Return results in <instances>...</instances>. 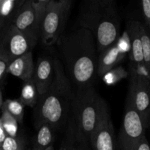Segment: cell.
<instances>
[{"mask_svg":"<svg viewBox=\"0 0 150 150\" xmlns=\"http://www.w3.org/2000/svg\"><path fill=\"white\" fill-rule=\"evenodd\" d=\"M108 108L93 86L76 89L69 119L76 140L89 146L91 137Z\"/></svg>","mask_w":150,"mask_h":150,"instance_id":"4","label":"cell"},{"mask_svg":"<svg viewBox=\"0 0 150 150\" xmlns=\"http://www.w3.org/2000/svg\"><path fill=\"white\" fill-rule=\"evenodd\" d=\"M91 149L90 147L87 145H85L83 144L80 143L78 141L76 140L74 136V139H73V144H72L71 146V150H89Z\"/></svg>","mask_w":150,"mask_h":150,"instance_id":"26","label":"cell"},{"mask_svg":"<svg viewBox=\"0 0 150 150\" xmlns=\"http://www.w3.org/2000/svg\"><path fill=\"white\" fill-rule=\"evenodd\" d=\"M0 122L4 129L7 136L17 137L18 131V122L7 111L2 110V114L0 117Z\"/></svg>","mask_w":150,"mask_h":150,"instance_id":"20","label":"cell"},{"mask_svg":"<svg viewBox=\"0 0 150 150\" xmlns=\"http://www.w3.org/2000/svg\"><path fill=\"white\" fill-rule=\"evenodd\" d=\"M55 73V58L42 56L38 58L35 64L33 81L39 96L46 92L52 83Z\"/></svg>","mask_w":150,"mask_h":150,"instance_id":"11","label":"cell"},{"mask_svg":"<svg viewBox=\"0 0 150 150\" xmlns=\"http://www.w3.org/2000/svg\"><path fill=\"white\" fill-rule=\"evenodd\" d=\"M32 45L29 40L13 24L0 38V58L11 62L18 57L32 51Z\"/></svg>","mask_w":150,"mask_h":150,"instance_id":"9","label":"cell"},{"mask_svg":"<svg viewBox=\"0 0 150 150\" xmlns=\"http://www.w3.org/2000/svg\"><path fill=\"white\" fill-rule=\"evenodd\" d=\"M127 103L140 116L145 128L150 126V80L134 67L130 70Z\"/></svg>","mask_w":150,"mask_h":150,"instance_id":"7","label":"cell"},{"mask_svg":"<svg viewBox=\"0 0 150 150\" xmlns=\"http://www.w3.org/2000/svg\"><path fill=\"white\" fill-rule=\"evenodd\" d=\"M45 150H54V145H51V146H48V148H47L46 149H45Z\"/></svg>","mask_w":150,"mask_h":150,"instance_id":"30","label":"cell"},{"mask_svg":"<svg viewBox=\"0 0 150 150\" xmlns=\"http://www.w3.org/2000/svg\"><path fill=\"white\" fill-rule=\"evenodd\" d=\"M2 96H1V91H0V108L1 107V105H2Z\"/></svg>","mask_w":150,"mask_h":150,"instance_id":"29","label":"cell"},{"mask_svg":"<svg viewBox=\"0 0 150 150\" xmlns=\"http://www.w3.org/2000/svg\"><path fill=\"white\" fill-rule=\"evenodd\" d=\"M139 35L142 45L144 66L146 78L150 80V33L146 26L139 22Z\"/></svg>","mask_w":150,"mask_h":150,"instance_id":"18","label":"cell"},{"mask_svg":"<svg viewBox=\"0 0 150 150\" xmlns=\"http://www.w3.org/2000/svg\"><path fill=\"white\" fill-rule=\"evenodd\" d=\"M6 136H7V135H6L5 132H4V129H3L2 126H1V122H0V146H1V144L3 143L4 139H5Z\"/></svg>","mask_w":150,"mask_h":150,"instance_id":"28","label":"cell"},{"mask_svg":"<svg viewBox=\"0 0 150 150\" xmlns=\"http://www.w3.org/2000/svg\"><path fill=\"white\" fill-rule=\"evenodd\" d=\"M133 150H150V144L146 139V136L142 138Z\"/></svg>","mask_w":150,"mask_h":150,"instance_id":"25","label":"cell"},{"mask_svg":"<svg viewBox=\"0 0 150 150\" xmlns=\"http://www.w3.org/2000/svg\"><path fill=\"white\" fill-rule=\"evenodd\" d=\"M139 21L130 20L126 24V34L129 40L130 49V57L133 62V67L142 74H145L144 66L142 45L139 35Z\"/></svg>","mask_w":150,"mask_h":150,"instance_id":"12","label":"cell"},{"mask_svg":"<svg viewBox=\"0 0 150 150\" xmlns=\"http://www.w3.org/2000/svg\"><path fill=\"white\" fill-rule=\"evenodd\" d=\"M57 45L74 90L93 86L98 77V51L92 34L79 26L64 32Z\"/></svg>","mask_w":150,"mask_h":150,"instance_id":"1","label":"cell"},{"mask_svg":"<svg viewBox=\"0 0 150 150\" xmlns=\"http://www.w3.org/2000/svg\"><path fill=\"white\" fill-rule=\"evenodd\" d=\"M145 128L137 111L126 103L125 112L117 139L119 150H133L145 136Z\"/></svg>","mask_w":150,"mask_h":150,"instance_id":"8","label":"cell"},{"mask_svg":"<svg viewBox=\"0 0 150 150\" xmlns=\"http://www.w3.org/2000/svg\"><path fill=\"white\" fill-rule=\"evenodd\" d=\"M79 26L95 38L98 54L120 39V17L114 0H86L79 6Z\"/></svg>","mask_w":150,"mask_h":150,"instance_id":"3","label":"cell"},{"mask_svg":"<svg viewBox=\"0 0 150 150\" xmlns=\"http://www.w3.org/2000/svg\"><path fill=\"white\" fill-rule=\"evenodd\" d=\"M74 95V88L61 61L55 58V73L52 83L45 94L39 96L34 108L35 128L46 123L57 131L67 125Z\"/></svg>","mask_w":150,"mask_h":150,"instance_id":"2","label":"cell"},{"mask_svg":"<svg viewBox=\"0 0 150 150\" xmlns=\"http://www.w3.org/2000/svg\"><path fill=\"white\" fill-rule=\"evenodd\" d=\"M67 125V130H66L65 136L62 142L59 150H71L72 144H73V139H74V130H73V125L70 120H68Z\"/></svg>","mask_w":150,"mask_h":150,"instance_id":"23","label":"cell"},{"mask_svg":"<svg viewBox=\"0 0 150 150\" xmlns=\"http://www.w3.org/2000/svg\"><path fill=\"white\" fill-rule=\"evenodd\" d=\"M127 49L122 46L120 41L104 50L98 54V76L102 78L104 75L119 65L124 59Z\"/></svg>","mask_w":150,"mask_h":150,"instance_id":"13","label":"cell"},{"mask_svg":"<svg viewBox=\"0 0 150 150\" xmlns=\"http://www.w3.org/2000/svg\"><path fill=\"white\" fill-rule=\"evenodd\" d=\"M71 6L70 0H48L40 27L39 40L42 45L57 44L65 31Z\"/></svg>","mask_w":150,"mask_h":150,"instance_id":"5","label":"cell"},{"mask_svg":"<svg viewBox=\"0 0 150 150\" xmlns=\"http://www.w3.org/2000/svg\"><path fill=\"white\" fill-rule=\"evenodd\" d=\"M0 150H2V149H1V148H0Z\"/></svg>","mask_w":150,"mask_h":150,"instance_id":"32","label":"cell"},{"mask_svg":"<svg viewBox=\"0 0 150 150\" xmlns=\"http://www.w3.org/2000/svg\"><path fill=\"white\" fill-rule=\"evenodd\" d=\"M0 148L2 150H26V142L18 136H6Z\"/></svg>","mask_w":150,"mask_h":150,"instance_id":"22","label":"cell"},{"mask_svg":"<svg viewBox=\"0 0 150 150\" xmlns=\"http://www.w3.org/2000/svg\"><path fill=\"white\" fill-rule=\"evenodd\" d=\"M39 98V94L37 90L33 79L31 80L23 82L19 100L21 102L24 106H29L35 108Z\"/></svg>","mask_w":150,"mask_h":150,"instance_id":"17","label":"cell"},{"mask_svg":"<svg viewBox=\"0 0 150 150\" xmlns=\"http://www.w3.org/2000/svg\"><path fill=\"white\" fill-rule=\"evenodd\" d=\"M47 2L48 0H25L12 23L29 40L33 48L39 41L41 18Z\"/></svg>","mask_w":150,"mask_h":150,"instance_id":"6","label":"cell"},{"mask_svg":"<svg viewBox=\"0 0 150 150\" xmlns=\"http://www.w3.org/2000/svg\"><path fill=\"white\" fill-rule=\"evenodd\" d=\"M35 67L32 51H29L9 63L6 73L26 82L33 79Z\"/></svg>","mask_w":150,"mask_h":150,"instance_id":"14","label":"cell"},{"mask_svg":"<svg viewBox=\"0 0 150 150\" xmlns=\"http://www.w3.org/2000/svg\"><path fill=\"white\" fill-rule=\"evenodd\" d=\"M128 76V72L123 67L118 65L105 73L102 79L105 83L108 85H112L119 82L122 79H125Z\"/></svg>","mask_w":150,"mask_h":150,"instance_id":"21","label":"cell"},{"mask_svg":"<svg viewBox=\"0 0 150 150\" xmlns=\"http://www.w3.org/2000/svg\"><path fill=\"white\" fill-rule=\"evenodd\" d=\"M26 150H31V149H26Z\"/></svg>","mask_w":150,"mask_h":150,"instance_id":"31","label":"cell"},{"mask_svg":"<svg viewBox=\"0 0 150 150\" xmlns=\"http://www.w3.org/2000/svg\"><path fill=\"white\" fill-rule=\"evenodd\" d=\"M54 130L49 125L44 123L37 128V134L34 139L33 147L31 150H45L53 144Z\"/></svg>","mask_w":150,"mask_h":150,"instance_id":"16","label":"cell"},{"mask_svg":"<svg viewBox=\"0 0 150 150\" xmlns=\"http://www.w3.org/2000/svg\"><path fill=\"white\" fill-rule=\"evenodd\" d=\"M142 8L146 26L150 30V0H143L142 1Z\"/></svg>","mask_w":150,"mask_h":150,"instance_id":"24","label":"cell"},{"mask_svg":"<svg viewBox=\"0 0 150 150\" xmlns=\"http://www.w3.org/2000/svg\"><path fill=\"white\" fill-rule=\"evenodd\" d=\"M24 105L19 100H7L1 105V108L16 119L19 123L23 122L24 117Z\"/></svg>","mask_w":150,"mask_h":150,"instance_id":"19","label":"cell"},{"mask_svg":"<svg viewBox=\"0 0 150 150\" xmlns=\"http://www.w3.org/2000/svg\"><path fill=\"white\" fill-rule=\"evenodd\" d=\"M89 146L92 150H117L115 130L108 108L91 137Z\"/></svg>","mask_w":150,"mask_h":150,"instance_id":"10","label":"cell"},{"mask_svg":"<svg viewBox=\"0 0 150 150\" xmlns=\"http://www.w3.org/2000/svg\"><path fill=\"white\" fill-rule=\"evenodd\" d=\"M9 62L2 58H0V79L3 77L4 73L7 72V66Z\"/></svg>","mask_w":150,"mask_h":150,"instance_id":"27","label":"cell"},{"mask_svg":"<svg viewBox=\"0 0 150 150\" xmlns=\"http://www.w3.org/2000/svg\"><path fill=\"white\" fill-rule=\"evenodd\" d=\"M25 0H0V38L13 23L19 7Z\"/></svg>","mask_w":150,"mask_h":150,"instance_id":"15","label":"cell"}]
</instances>
